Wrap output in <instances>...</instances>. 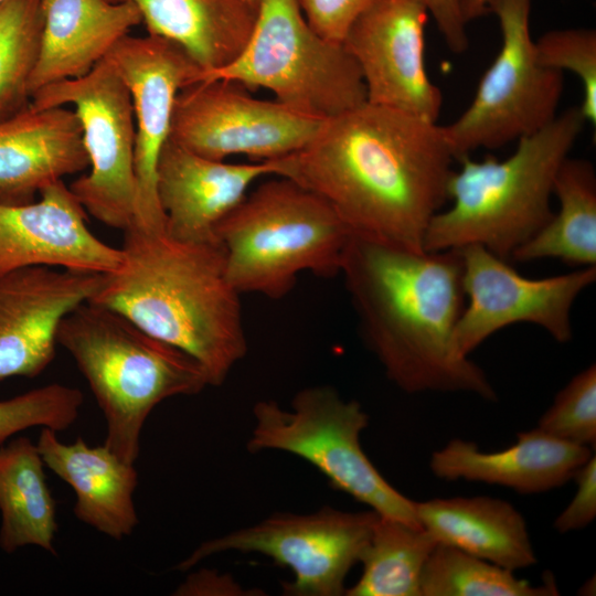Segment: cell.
Listing matches in <instances>:
<instances>
[{"instance_id": "cell-1", "label": "cell", "mask_w": 596, "mask_h": 596, "mask_svg": "<svg viewBox=\"0 0 596 596\" xmlns=\"http://www.w3.org/2000/svg\"><path fill=\"white\" fill-rule=\"evenodd\" d=\"M454 153L443 126L368 102L323 120L275 175L328 202L352 234L411 251L448 200Z\"/></svg>"}, {"instance_id": "cell-2", "label": "cell", "mask_w": 596, "mask_h": 596, "mask_svg": "<svg viewBox=\"0 0 596 596\" xmlns=\"http://www.w3.org/2000/svg\"><path fill=\"white\" fill-rule=\"evenodd\" d=\"M340 274L366 345L398 389L496 400L485 371L455 344L466 304L458 249L411 251L351 234Z\"/></svg>"}, {"instance_id": "cell-3", "label": "cell", "mask_w": 596, "mask_h": 596, "mask_svg": "<svg viewBox=\"0 0 596 596\" xmlns=\"http://www.w3.org/2000/svg\"><path fill=\"white\" fill-rule=\"evenodd\" d=\"M119 266L103 274L88 300L110 308L149 334L195 359L220 386L247 353L240 294L216 242H185L163 228L132 223Z\"/></svg>"}, {"instance_id": "cell-4", "label": "cell", "mask_w": 596, "mask_h": 596, "mask_svg": "<svg viewBox=\"0 0 596 596\" xmlns=\"http://www.w3.org/2000/svg\"><path fill=\"white\" fill-rule=\"evenodd\" d=\"M586 120L578 106L568 108L538 132L518 140L503 160H457L447 195L451 205L430 220L423 240L428 252L479 245L494 255H511L553 216L551 199L563 161Z\"/></svg>"}, {"instance_id": "cell-5", "label": "cell", "mask_w": 596, "mask_h": 596, "mask_svg": "<svg viewBox=\"0 0 596 596\" xmlns=\"http://www.w3.org/2000/svg\"><path fill=\"white\" fill-rule=\"evenodd\" d=\"M57 344L71 354L103 412L104 445L130 464L138 460L142 427L158 404L210 385L191 355L91 301L63 318Z\"/></svg>"}, {"instance_id": "cell-6", "label": "cell", "mask_w": 596, "mask_h": 596, "mask_svg": "<svg viewBox=\"0 0 596 596\" xmlns=\"http://www.w3.org/2000/svg\"><path fill=\"white\" fill-rule=\"evenodd\" d=\"M351 234L328 202L278 175L248 192L215 228L233 288L269 299L289 294L304 272L340 274Z\"/></svg>"}, {"instance_id": "cell-7", "label": "cell", "mask_w": 596, "mask_h": 596, "mask_svg": "<svg viewBox=\"0 0 596 596\" xmlns=\"http://www.w3.org/2000/svg\"><path fill=\"white\" fill-rule=\"evenodd\" d=\"M222 79L266 88L299 114L327 120L366 102L358 64L342 43L319 35L297 0H258L256 20L240 54L196 82ZM195 82V83H196Z\"/></svg>"}, {"instance_id": "cell-8", "label": "cell", "mask_w": 596, "mask_h": 596, "mask_svg": "<svg viewBox=\"0 0 596 596\" xmlns=\"http://www.w3.org/2000/svg\"><path fill=\"white\" fill-rule=\"evenodd\" d=\"M251 453L281 450L315 466L334 489L369 505L381 517L421 525L416 502L392 487L364 454L360 435L369 416L356 401L343 400L328 385L305 387L289 411L275 401L253 407Z\"/></svg>"}, {"instance_id": "cell-9", "label": "cell", "mask_w": 596, "mask_h": 596, "mask_svg": "<svg viewBox=\"0 0 596 596\" xmlns=\"http://www.w3.org/2000/svg\"><path fill=\"white\" fill-rule=\"evenodd\" d=\"M531 0H493L500 50L466 110L443 126L459 160L477 149H497L552 123L563 93V73L542 64L530 33Z\"/></svg>"}, {"instance_id": "cell-10", "label": "cell", "mask_w": 596, "mask_h": 596, "mask_svg": "<svg viewBox=\"0 0 596 596\" xmlns=\"http://www.w3.org/2000/svg\"><path fill=\"white\" fill-rule=\"evenodd\" d=\"M35 107L71 104L82 127L89 171L70 184L86 213L125 231L136 219L135 117L130 93L104 58L86 75L47 85Z\"/></svg>"}, {"instance_id": "cell-11", "label": "cell", "mask_w": 596, "mask_h": 596, "mask_svg": "<svg viewBox=\"0 0 596 596\" xmlns=\"http://www.w3.org/2000/svg\"><path fill=\"white\" fill-rule=\"evenodd\" d=\"M379 514L330 507L309 514L275 513L248 528L204 541L175 568L189 571L222 552L259 553L288 567L291 582L283 583L289 596L344 595V582L360 561Z\"/></svg>"}, {"instance_id": "cell-12", "label": "cell", "mask_w": 596, "mask_h": 596, "mask_svg": "<svg viewBox=\"0 0 596 596\" xmlns=\"http://www.w3.org/2000/svg\"><path fill=\"white\" fill-rule=\"evenodd\" d=\"M245 89L222 79L185 86L175 98L170 139L213 160L244 155L266 161L304 148L323 123Z\"/></svg>"}, {"instance_id": "cell-13", "label": "cell", "mask_w": 596, "mask_h": 596, "mask_svg": "<svg viewBox=\"0 0 596 596\" xmlns=\"http://www.w3.org/2000/svg\"><path fill=\"white\" fill-rule=\"evenodd\" d=\"M458 252L468 299L454 333L460 354L469 356L494 332L519 322L543 328L557 342L571 340L572 307L596 280V266L532 279L479 245H468Z\"/></svg>"}, {"instance_id": "cell-14", "label": "cell", "mask_w": 596, "mask_h": 596, "mask_svg": "<svg viewBox=\"0 0 596 596\" xmlns=\"http://www.w3.org/2000/svg\"><path fill=\"white\" fill-rule=\"evenodd\" d=\"M428 14L423 0H373L342 44L359 66L368 103L437 123L443 94L426 70Z\"/></svg>"}, {"instance_id": "cell-15", "label": "cell", "mask_w": 596, "mask_h": 596, "mask_svg": "<svg viewBox=\"0 0 596 596\" xmlns=\"http://www.w3.org/2000/svg\"><path fill=\"white\" fill-rule=\"evenodd\" d=\"M105 60L126 84L135 117L137 210L134 223L163 228L157 194V164L170 138L175 98L196 82L201 68L177 44L147 35L123 38Z\"/></svg>"}, {"instance_id": "cell-16", "label": "cell", "mask_w": 596, "mask_h": 596, "mask_svg": "<svg viewBox=\"0 0 596 596\" xmlns=\"http://www.w3.org/2000/svg\"><path fill=\"white\" fill-rule=\"evenodd\" d=\"M103 274L29 266L0 274V381L40 375L54 360L63 318Z\"/></svg>"}, {"instance_id": "cell-17", "label": "cell", "mask_w": 596, "mask_h": 596, "mask_svg": "<svg viewBox=\"0 0 596 596\" xmlns=\"http://www.w3.org/2000/svg\"><path fill=\"white\" fill-rule=\"evenodd\" d=\"M28 204H0V274L29 266L107 274L121 262L120 248L100 241L87 213L64 181Z\"/></svg>"}, {"instance_id": "cell-18", "label": "cell", "mask_w": 596, "mask_h": 596, "mask_svg": "<svg viewBox=\"0 0 596 596\" xmlns=\"http://www.w3.org/2000/svg\"><path fill=\"white\" fill-rule=\"evenodd\" d=\"M272 160L230 163L199 156L170 138L157 164V194L164 230L185 242H216L215 228L253 183L275 175Z\"/></svg>"}, {"instance_id": "cell-19", "label": "cell", "mask_w": 596, "mask_h": 596, "mask_svg": "<svg viewBox=\"0 0 596 596\" xmlns=\"http://www.w3.org/2000/svg\"><path fill=\"white\" fill-rule=\"evenodd\" d=\"M88 164L74 109L30 103L0 121V204L34 202L44 188Z\"/></svg>"}, {"instance_id": "cell-20", "label": "cell", "mask_w": 596, "mask_h": 596, "mask_svg": "<svg viewBox=\"0 0 596 596\" xmlns=\"http://www.w3.org/2000/svg\"><path fill=\"white\" fill-rule=\"evenodd\" d=\"M594 448L555 438L538 427L517 434L514 445L492 453L460 438L432 454L429 468L439 479H464L510 488L522 494L565 485Z\"/></svg>"}, {"instance_id": "cell-21", "label": "cell", "mask_w": 596, "mask_h": 596, "mask_svg": "<svg viewBox=\"0 0 596 596\" xmlns=\"http://www.w3.org/2000/svg\"><path fill=\"white\" fill-rule=\"evenodd\" d=\"M40 49L30 94L89 73L129 31L142 22L129 1L42 0Z\"/></svg>"}, {"instance_id": "cell-22", "label": "cell", "mask_w": 596, "mask_h": 596, "mask_svg": "<svg viewBox=\"0 0 596 596\" xmlns=\"http://www.w3.org/2000/svg\"><path fill=\"white\" fill-rule=\"evenodd\" d=\"M36 446L45 467L73 489L77 520L113 540L131 535L139 523L134 502L138 486L135 464L105 445L92 447L81 437L65 444L57 432L46 427Z\"/></svg>"}, {"instance_id": "cell-23", "label": "cell", "mask_w": 596, "mask_h": 596, "mask_svg": "<svg viewBox=\"0 0 596 596\" xmlns=\"http://www.w3.org/2000/svg\"><path fill=\"white\" fill-rule=\"evenodd\" d=\"M421 525L438 542L515 571L536 563L522 514L490 497L436 498L416 502Z\"/></svg>"}, {"instance_id": "cell-24", "label": "cell", "mask_w": 596, "mask_h": 596, "mask_svg": "<svg viewBox=\"0 0 596 596\" xmlns=\"http://www.w3.org/2000/svg\"><path fill=\"white\" fill-rule=\"evenodd\" d=\"M132 2L148 34L180 46L201 74L231 63L253 30L257 4L247 0H109Z\"/></svg>"}, {"instance_id": "cell-25", "label": "cell", "mask_w": 596, "mask_h": 596, "mask_svg": "<svg viewBox=\"0 0 596 596\" xmlns=\"http://www.w3.org/2000/svg\"><path fill=\"white\" fill-rule=\"evenodd\" d=\"M36 443L26 436L0 445V549L33 545L55 553L56 502Z\"/></svg>"}, {"instance_id": "cell-26", "label": "cell", "mask_w": 596, "mask_h": 596, "mask_svg": "<svg viewBox=\"0 0 596 596\" xmlns=\"http://www.w3.org/2000/svg\"><path fill=\"white\" fill-rule=\"evenodd\" d=\"M560 209L510 257L515 262L557 258L578 267L596 266V173L584 159L567 157L553 189Z\"/></svg>"}, {"instance_id": "cell-27", "label": "cell", "mask_w": 596, "mask_h": 596, "mask_svg": "<svg viewBox=\"0 0 596 596\" xmlns=\"http://www.w3.org/2000/svg\"><path fill=\"white\" fill-rule=\"evenodd\" d=\"M438 542L423 526L381 517L361 554L348 596H421L424 566Z\"/></svg>"}, {"instance_id": "cell-28", "label": "cell", "mask_w": 596, "mask_h": 596, "mask_svg": "<svg viewBox=\"0 0 596 596\" xmlns=\"http://www.w3.org/2000/svg\"><path fill=\"white\" fill-rule=\"evenodd\" d=\"M551 575L534 586L514 576L513 571L437 543L421 577V596H554Z\"/></svg>"}, {"instance_id": "cell-29", "label": "cell", "mask_w": 596, "mask_h": 596, "mask_svg": "<svg viewBox=\"0 0 596 596\" xmlns=\"http://www.w3.org/2000/svg\"><path fill=\"white\" fill-rule=\"evenodd\" d=\"M42 0L0 2V121L31 103L42 32Z\"/></svg>"}, {"instance_id": "cell-30", "label": "cell", "mask_w": 596, "mask_h": 596, "mask_svg": "<svg viewBox=\"0 0 596 596\" xmlns=\"http://www.w3.org/2000/svg\"><path fill=\"white\" fill-rule=\"evenodd\" d=\"M83 403L78 389L61 383H50L0 401V445L31 427H46L57 433L70 428Z\"/></svg>"}, {"instance_id": "cell-31", "label": "cell", "mask_w": 596, "mask_h": 596, "mask_svg": "<svg viewBox=\"0 0 596 596\" xmlns=\"http://www.w3.org/2000/svg\"><path fill=\"white\" fill-rule=\"evenodd\" d=\"M539 61L547 67L578 76L586 123L596 125V32L594 29H562L545 32L534 41Z\"/></svg>"}, {"instance_id": "cell-32", "label": "cell", "mask_w": 596, "mask_h": 596, "mask_svg": "<svg viewBox=\"0 0 596 596\" xmlns=\"http://www.w3.org/2000/svg\"><path fill=\"white\" fill-rule=\"evenodd\" d=\"M544 433L581 446L596 444V366L589 365L556 394L539 419Z\"/></svg>"}, {"instance_id": "cell-33", "label": "cell", "mask_w": 596, "mask_h": 596, "mask_svg": "<svg viewBox=\"0 0 596 596\" xmlns=\"http://www.w3.org/2000/svg\"><path fill=\"white\" fill-rule=\"evenodd\" d=\"M309 25L322 38L342 43L350 25L373 0H297Z\"/></svg>"}, {"instance_id": "cell-34", "label": "cell", "mask_w": 596, "mask_h": 596, "mask_svg": "<svg viewBox=\"0 0 596 596\" xmlns=\"http://www.w3.org/2000/svg\"><path fill=\"white\" fill-rule=\"evenodd\" d=\"M577 491L570 504L554 521V528L560 533L581 530L587 526L596 517V457L582 465L574 477Z\"/></svg>"}, {"instance_id": "cell-35", "label": "cell", "mask_w": 596, "mask_h": 596, "mask_svg": "<svg viewBox=\"0 0 596 596\" xmlns=\"http://www.w3.org/2000/svg\"><path fill=\"white\" fill-rule=\"evenodd\" d=\"M423 2L450 51L455 53L466 51L469 40L460 0H423Z\"/></svg>"}, {"instance_id": "cell-36", "label": "cell", "mask_w": 596, "mask_h": 596, "mask_svg": "<svg viewBox=\"0 0 596 596\" xmlns=\"http://www.w3.org/2000/svg\"><path fill=\"white\" fill-rule=\"evenodd\" d=\"M243 592L227 575L210 570H200L190 574L173 593L180 596L194 595H235Z\"/></svg>"}, {"instance_id": "cell-37", "label": "cell", "mask_w": 596, "mask_h": 596, "mask_svg": "<svg viewBox=\"0 0 596 596\" xmlns=\"http://www.w3.org/2000/svg\"><path fill=\"white\" fill-rule=\"evenodd\" d=\"M493 0H460L462 17L468 22L489 12L490 4Z\"/></svg>"}, {"instance_id": "cell-38", "label": "cell", "mask_w": 596, "mask_h": 596, "mask_svg": "<svg viewBox=\"0 0 596 596\" xmlns=\"http://www.w3.org/2000/svg\"><path fill=\"white\" fill-rule=\"evenodd\" d=\"M247 1H249V2H252L254 4H257V2H258V0H247Z\"/></svg>"}, {"instance_id": "cell-39", "label": "cell", "mask_w": 596, "mask_h": 596, "mask_svg": "<svg viewBox=\"0 0 596 596\" xmlns=\"http://www.w3.org/2000/svg\"><path fill=\"white\" fill-rule=\"evenodd\" d=\"M3 1V0H0V2Z\"/></svg>"}]
</instances>
